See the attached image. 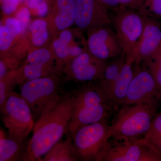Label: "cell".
Wrapping results in <instances>:
<instances>
[{
  "mask_svg": "<svg viewBox=\"0 0 161 161\" xmlns=\"http://www.w3.org/2000/svg\"><path fill=\"white\" fill-rule=\"evenodd\" d=\"M73 93L62 94L60 99L36 121L31 138L21 161H41L44 155L68 132L73 110Z\"/></svg>",
  "mask_w": 161,
  "mask_h": 161,
  "instance_id": "cell-1",
  "label": "cell"
},
{
  "mask_svg": "<svg viewBox=\"0 0 161 161\" xmlns=\"http://www.w3.org/2000/svg\"><path fill=\"white\" fill-rule=\"evenodd\" d=\"M73 110L68 132L73 137L81 127L109 118L114 108L92 85L73 93Z\"/></svg>",
  "mask_w": 161,
  "mask_h": 161,
  "instance_id": "cell-2",
  "label": "cell"
},
{
  "mask_svg": "<svg viewBox=\"0 0 161 161\" xmlns=\"http://www.w3.org/2000/svg\"><path fill=\"white\" fill-rule=\"evenodd\" d=\"M97 161H161V152L143 136H111Z\"/></svg>",
  "mask_w": 161,
  "mask_h": 161,
  "instance_id": "cell-3",
  "label": "cell"
},
{
  "mask_svg": "<svg viewBox=\"0 0 161 161\" xmlns=\"http://www.w3.org/2000/svg\"><path fill=\"white\" fill-rule=\"evenodd\" d=\"M54 75L28 80L20 85V94L28 103L35 121L60 99L61 80Z\"/></svg>",
  "mask_w": 161,
  "mask_h": 161,
  "instance_id": "cell-4",
  "label": "cell"
},
{
  "mask_svg": "<svg viewBox=\"0 0 161 161\" xmlns=\"http://www.w3.org/2000/svg\"><path fill=\"white\" fill-rule=\"evenodd\" d=\"M156 106L148 104L122 106L110 125L111 137L143 136L150 128Z\"/></svg>",
  "mask_w": 161,
  "mask_h": 161,
  "instance_id": "cell-5",
  "label": "cell"
},
{
  "mask_svg": "<svg viewBox=\"0 0 161 161\" xmlns=\"http://www.w3.org/2000/svg\"><path fill=\"white\" fill-rule=\"evenodd\" d=\"M1 119L8 136L21 142L33 131L36 121L28 103L21 94L13 92L1 111Z\"/></svg>",
  "mask_w": 161,
  "mask_h": 161,
  "instance_id": "cell-6",
  "label": "cell"
},
{
  "mask_svg": "<svg viewBox=\"0 0 161 161\" xmlns=\"http://www.w3.org/2000/svg\"><path fill=\"white\" fill-rule=\"evenodd\" d=\"M110 137L108 119L81 127L73 137L78 160L97 161Z\"/></svg>",
  "mask_w": 161,
  "mask_h": 161,
  "instance_id": "cell-7",
  "label": "cell"
},
{
  "mask_svg": "<svg viewBox=\"0 0 161 161\" xmlns=\"http://www.w3.org/2000/svg\"><path fill=\"white\" fill-rule=\"evenodd\" d=\"M17 70L19 86L28 80L52 75L61 76L51 44L28 52Z\"/></svg>",
  "mask_w": 161,
  "mask_h": 161,
  "instance_id": "cell-8",
  "label": "cell"
},
{
  "mask_svg": "<svg viewBox=\"0 0 161 161\" xmlns=\"http://www.w3.org/2000/svg\"><path fill=\"white\" fill-rule=\"evenodd\" d=\"M117 8L112 23L122 49V56L127 58L140 37L143 27V19L134 9L121 6Z\"/></svg>",
  "mask_w": 161,
  "mask_h": 161,
  "instance_id": "cell-9",
  "label": "cell"
},
{
  "mask_svg": "<svg viewBox=\"0 0 161 161\" xmlns=\"http://www.w3.org/2000/svg\"><path fill=\"white\" fill-rule=\"evenodd\" d=\"M136 65L137 68L121 106L148 104L157 107L161 97V90L150 72Z\"/></svg>",
  "mask_w": 161,
  "mask_h": 161,
  "instance_id": "cell-10",
  "label": "cell"
},
{
  "mask_svg": "<svg viewBox=\"0 0 161 161\" xmlns=\"http://www.w3.org/2000/svg\"><path fill=\"white\" fill-rule=\"evenodd\" d=\"M107 61L92 55L86 44L83 52L64 67V80L83 82L100 80L108 65Z\"/></svg>",
  "mask_w": 161,
  "mask_h": 161,
  "instance_id": "cell-11",
  "label": "cell"
},
{
  "mask_svg": "<svg viewBox=\"0 0 161 161\" xmlns=\"http://www.w3.org/2000/svg\"><path fill=\"white\" fill-rule=\"evenodd\" d=\"M108 26H95L87 30L88 50L96 58L105 60L122 54L117 34Z\"/></svg>",
  "mask_w": 161,
  "mask_h": 161,
  "instance_id": "cell-12",
  "label": "cell"
},
{
  "mask_svg": "<svg viewBox=\"0 0 161 161\" xmlns=\"http://www.w3.org/2000/svg\"><path fill=\"white\" fill-rule=\"evenodd\" d=\"M142 32L129 57L139 65L155 51L161 44V23L158 19L143 16Z\"/></svg>",
  "mask_w": 161,
  "mask_h": 161,
  "instance_id": "cell-13",
  "label": "cell"
},
{
  "mask_svg": "<svg viewBox=\"0 0 161 161\" xmlns=\"http://www.w3.org/2000/svg\"><path fill=\"white\" fill-rule=\"evenodd\" d=\"M75 24L80 30L109 25L112 19L108 9L98 0H75Z\"/></svg>",
  "mask_w": 161,
  "mask_h": 161,
  "instance_id": "cell-14",
  "label": "cell"
},
{
  "mask_svg": "<svg viewBox=\"0 0 161 161\" xmlns=\"http://www.w3.org/2000/svg\"><path fill=\"white\" fill-rule=\"evenodd\" d=\"M75 0H54L45 18L51 40L75 23Z\"/></svg>",
  "mask_w": 161,
  "mask_h": 161,
  "instance_id": "cell-15",
  "label": "cell"
},
{
  "mask_svg": "<svg viewBox=\"0 0 161 161\" xmlns=\"http://www.w3.org/2000/svg\"><path fill=\"white\" fill-rule=\"evenodd\" d=\"M133 60L126 58V61L118 78L112 85L111 88L104 97V99L114 109H117L121 105L130 86L134 72Z\"/></svg>",
  "mask_w": 161,
  "mask_h": 161,
  "instance_id": "cell-16",
  "label": "cell"
},
{
  "mask_svg": "<svg viewBox=\"0 0 161 161\" xmlns=\"http://www.w3.org/2000/svg\"><path fill=\"white\" fill-rule=\"evenodd\" d=\"M75 38L74 30L69 28L60 32L51 40V46L61 75L64 67L69 63L68 48L71 43L75 41Z\"/></svg>",
  "mask_w": 161,
  "mask_h": 161,
  "instance_id": "cell-17",
  "label": "cell"
},
{
  "mask_svg": "<svg viewBox=\"0 0 161 161\" xmlns=\"http://www.w3.org/2000/svg\"><path fill=\"white\" fill-rule=\"evenodd\" d=\"M26 36L30 44L29 51L49 45L52 40L45 18L31 21Z\"/></svg>",
  "mask_w": 161,
  "mask_h": 161,
  "instance_id": "cell-18",
  "label": "cell"
},
{
  "mask_svg": "<svg viewBox=\"0 0 161 161\" xmlns=\"http://www.w3.org/2000/svg\"><path fill=\"white\" fill-rule=\"evenodd\" d=\"M78 160L74 139L71 134L64 140L58 141L43 157L42 161H75Z\"/></svg>",
  "mask_w": 161,
  "mask_h": 161,
  "instance_id": "cell-19",
  "label": "cell"
},
{
  "mask_svg": "<svg viewBox=\"0 0 161 161\" xmlns=\"http://www.w3.org/2000/svg\"><path fill=\"white\" fill-rule=\"evenodd\" d=\"M126 61V58L121 56L117 57L108 63L103 76L98 80L96 85H92V86L100 93L104 98L112 85L119 75Z\"/></svg>",
  "mask_w": 161,
  "mask_h": 161,
  "instance_id": "cell-20",
  "label": "cell"
},
{
  "mask_svg": "<svg viewBox=\"0 0 161 161\" xmlns=\"http://www.w3.org/2000/svg\"><path fill=\"white\" fill-rule=\"evenodd\" d=\"M26 147L24 142L11 138L1 128L0 161L20 160Z\"/></svg>",
  "mask_w": 161,
  "mask_h": 161,
  "instance_id": "cell-21",
  "label": "cell"
},
{
  "mask_svg": "<svg viewBox=\"0 0 161 161\" xmlns=\"http://www.w3.org/2000/svg\"><path fill=\"white\" fill-rule=\"evenodd\" d=\"M142 63V67L150 72L161 90V44L153 53Z\"/></svg>",
  "mask_w": 161,
  "mask_h": 161,
  "instance_id": "cell-22",
  "label": "cell"
},
{
  "mask_svg": "<svg viewBox=\"0 0 161 161\" xmlns=\"http://www.w3.org/2000/svg\"><path fill=\"white\" fill-rule=\"evenodd\" d=\"M17 69L10 71L0 79V110L2 111L5 106L9 95L13 92L17 83Z\"/></svg>",
  "mask_w": 161,
  "mask_h": 161,
  "instance_id": "cell-23",
  "label": "cell"
},
{
  "mask_svg": "<svg viewBox=\"0 0 161 161\" xmlns=\"http://www.w3.org/2000/svg\"><path fill=\"white\" fill-rule=\"evenodd\" d=\"M24 37H15L3 24L0 26V57L6 58L9 54L18 43Z\"/></svg>",
  "mask_w": 161,
  "mask_h": 161,
  "instance_id": "cell-24",
  "label": "cell"
},
{
  "mask_svg": "<svg viewBox=\"0 0 161 161\" xmlns=\"http://www.w3.org/2000/svg\"><path fill=\"white\" fill-rule=\"evenodd\" d=\"M143 136L161 152V114L153 117L150 128Z\"/></svg>",
  "mask_w": 161,
  "mask_h": 161,
  "instance_id": "cell-25",
  "label": "cell"
},
{
  "mask_svg": "<svg viewBox=\"0 0 161 161\" xmlns=\"http://www.w3.org/2000/svg\"><path fill=\"white\" fill-rule=\"evenodd\" d=\"M137 11L143 16L161 19V0H144Z\"/></svg>",
  "mask_w": 161,
  "mask_h": 161,
  "instance_id": "cell-26",
  "label": "cell"
},
{
  "mask_svg": "<svg viewBox=\"0 0 161 161\" xmlns=\"http://www.w3.org/2000/svg\"><path fill=\"white\" fill-rule=\"evenodd\" d=\"M26 3L31 13L35 16L43 18L48 14L50 8L46 0H26Z\"/></svg>",
  "mask_w": 161,
  "mask_h": 161,
  "instance_id": "cell-27",
  "label": "cell"
},
{
  "mask_svg": "<svg viewBox=\"0 0 161 161\" xmlns=\"http://www.w3.org/2000/svg\"><path fill=\"white\" fill-rule=\"evenodd\" d=\"M31 12L27 6H23L15 12L14 17L21 24L22 28V34L26 36L31 21Z\"/></svg>",
  "mask_w": 161,
  "mask_h": 161,
  "instance_id": "cell-28",
  "label": "cell"
},
{
  "mask_svg": "<svg viewBox=\"0 0 161 161\" xmlns=\"http://www.w3.org/2000/svg\"><path fill=\"white\" fill-rule=\"evenodd\" d=\"M3 24L9 29L15 37L19 38L26 36L22 34V28L21 24L15 17L7 16L4 19Z\"/></svg>",
  "mask_w": 161,
  "mask_h": 161,
  "instance_id": "cell-29",
  "label": "cell"
},
{
  "mask_svg": "<svg viewBox=\"0 0 161 161\" xmlns=\"http://www.w3.org/2000/svg\"><path fill=\"white\" fill-rule=\"evenodd\" d=\"M19 0H1V9L5 16L15 12L19 4Z\"/></svg>",
  "mask_w": 161,
  "mask_h": 161,
  "instance_id": "cell-30",
  "label": "cell"
},
{
  "mask_svg": "<svg viewBox=\"0 0 161 161\" xmlns=\"http://www.w3.org/2000/svg\"><path fill=\"white\" fill-rule=\"evenodd\" d=\"M144 0H119V6L138 11Z\"/></svg>",
  "mask_w": 161,
  "mask_h": 161,
  "instance_id": "cell-31",
  "label": "cell"
},
{
  "mask_svg": "<svg viewBox=\"0 0 161 161\" xmlns=\"http://www.w3.org/2000/svg\"><path fill=\"white\" fill-rule=\"evenodd\" d=\"M108 9L116 8L119 6V0H98Z\"/></svg>",
  "mask_w": 161,
  "mask_h": 161,
  "instance_id": "cell-32",
  "label": "cell"
},
{
  "mask_svg": "<svg viewBox=\"0 0 161 161\" xmlns=\"http://www.w3.org/2000/svg\"><path fill=\"white\" fill-rule=\"evenodd\" d=\"M9 71L10 70L5 61L0 59V79L6 76Z\"/></svg>",
  "mask_w": 161,
  "mask_h": 161,
  "instance_id": "cell-33",
  "label": "cell"
},
{
  "mask_svg": "<svg viewBox=\"0 0 161 161\" xmlns=\"http://www.w3.org/2000/svg\"><path fill=\"white\" fill-rule=\"evenodd\" d=\"M20 3H23V2H26V0H19Z\"/></svg>",
  "mask_w": 161,
  "mask_h": 161,
  "instance_id": "cell-34",
  "label": "cell"
}]
</instances>
